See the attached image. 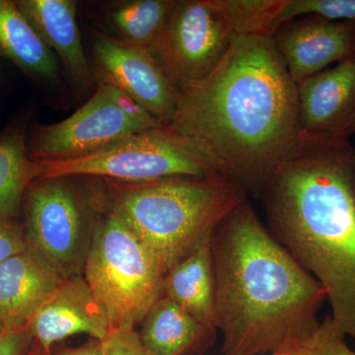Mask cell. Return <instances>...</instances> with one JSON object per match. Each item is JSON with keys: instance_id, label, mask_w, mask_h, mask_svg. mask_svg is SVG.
<instances>
[{"instance_id": "6da1fadb", "label": "cell", "mask_w": 355, "mask_h": 355, "mask_svg": "<svg viewBox=\"0 0 355 355\" xmlns=\"http://www.w3.org/2000/svg\"><path fill=\"white\" fill-rule=\"evenodd\" d=\"M216 159L254 196L305 139L297 87L272 36L235 37L216 69L179 90L166 123Z\"/></svg>"}, {"instance_id": "7a4b0ae2", "label": "cell", "mask_w": 355, "mask_h": 355, "mask_svg": "<svg viewBox=\"0 0 355 355\" xmlns=\"http://www.w3.org/2000/svg\"><path fill=\"white\" fill-rule=\"evenodd\" d=\"M211 253L222 355L298 349L316 333L326 291L275 239L248 200L217 226Z\"/></svg>"}, {"instance_id": "3957f363", "label": "cell", "mask_w": 355, "mask_h": 355, "mask_svg": "<svg viewBox=\"0 0 355 355\" xmlns=\"http://www.w3.org/2000/svg\"><path fill=\"white\" fill-rule=\"evenodd\" d=\"M261 197L275 239L323 286L336 326L355 343V148L306 137Z\"/></svg>"}, {"instance_id": "277c9868", "label": "cell", "mask_w": 355, "mask_h": 355, "mask_svg": "<svg viewBox=\"0 0 355 355\" xmlns=\"http://www.w3.org/2000/svg\"><path fill=\"white\" fill-rule=\"evenodd\" d=\"M106 181L109 207L148 248L165 273L209 240L248 197L230 177Z\"/></svg>"}, {"instance_id": "5b68a950", "label": "cell", "mask_w": 355, "mask_h": 355, "mask_svg": "<svg viewBox=\"0 0 355 355\" xmlns=\"http://www.w3.org/2000/svg\"><path fill=\"white\" fill-rule=\"evenodd\" d=\"M166 273L148 248L111 207L96 223L84 275L111 329L135 330L164 295Z\"/></svg>"}, {"instance_id": "8992f818", "label": "cell", "mask_w": 355, "mask_h": 355, "mask_svg": "<svg viewBox=\"0 0 355 355\" xmlns=\"http://www.w3.org/2000/svg\"><path fill=\"white\" fill-rule=\"evenodd\" d=\"M36 163L37 179L88 176L146 183L170 177H230L202 147L166 123L84 157Z\"/></svg>"}, {"instance_id": "52a82bcc", "label": "cell", "mask_w": 355, "mask_h": 355, "mask_svg": "<svg viewBox=\"0 0 355 355\" xmlns=\"http://www.w3.org/2000/svg\"><path fill=\"white\" fill-rule=\"evenodd\" d=\"M160 125L119 89L98 83L90 99L69 118L28 132V155L34 162L84 157Z\"/></svg>"}, {"instance_id": "ba28073f", "label": "cell", "mask_w": 355, "mask_h": 355, "mask_svg": "<svg viewBox=\"0 0 355 355\" xmlns=\"http://www.w3.org/2000/svg\"><path fill=\"white\" fill-rule=\"evenodd\" d=\"M73 176L36 179L25 193L26 240L64 277L76 275L91 214L98 198H90Z\"/></svg>"}, {"instance_id": "9c48e42d", "label": "cell", "mask_w": 355, "mask_h": 355, "mask_svg": "<svg viewBox=\"0 0 355 355\" xmlns=\"http://www.w3.org/2000/svg\"><path fill=\"white\" fill-rule=\"evenodd\" d=\"M234 38L207 0H181L150 51L181 90L209 76Z\"/></svg>"}, {"instance_id": "30bf717a", "label": "cell", "mask_w": 355, "mask_h": 355, "mask_svg": "<svg viewBox=\"0 0 355 355\" xmlns=\"http://www.w3.org/2000/svg\"><path fill=\"white\" fill-rule=\"evenodd\" d=\"M93 58L98 83L111 84L153 118L166 123L176 110L179 90L150 50L127 46L95 32Z\"/></svg>"}, {"instance_id": "8fae6325", "label": "cell", "mask_w": 355, "mask_h": 355, "mask_svg": "<svg viewBox=\"0 0 355 355\" xmlns=\"http://www.w3.org/2000/svg\"><path fill=\"white\" fill-rule=\"evenodd\" d=\"M272 37L295 84L335 62L355 58V20L307 16L279 26Z\"/></svg>"}, {"instance_id": "7c38bea8", "label": "cell", "mask_w": 355, "mask_h": 355, "mask_svg": "<svg viewBox=\"0 0 355 355\" xmlns=\"http://www.w3.org/2000/svg\"><path fill=\"white\" fill-rule=\"evenodd\" d=\"M27 329L35 342L50 355L53 343L77 334L102 340L111 330V324L106 310L85 277L76 273L65 277L32 318Z\"/></svg>"}, {"instance_id": "4fadbf2b", "label": "cell", "mask_w": 355, "mask_h": 355, "mask_svg": "<svg viewBox=\"0 0 355 355\" xmlns=\"http://www.w3.org/2000/svg\"><path fill=\"white\" fill-rule=\"evenodd\" d=\"M299 121L307 137H343L355 109V58L296 84Z\"/></svg>"}, {"instance_id": "5bb4252c", "label": "cell", "mask_w": 355, "mask_h": 355, "mask_svg": "<svg viewBox=\"0 0 355 355\" xmlns=\"http://www.w3.org/2000/svg\"><path fill=\"white\" fill-rule=\"evenodd\" d=\"M65 277L31 247L0 263V322L7 330L27 328Z\"/></svg>"}, {"instance_id": "9a60e30c", "label": "cell", "mask_w": 355, "mask_h": 355, "mask_svg": "<svg viewBox=\"0 0 355 355\" xmlns=\"http://www.w3.org/2000/svg\"><path fill=\"white\" fill-rule=\"evenodd\" d=\"M17 6L44 43L62 62L69 83L78 92L93 89L95 76L89 65L77 24L73 0H18Z\"/></svg>"}, {"instance_id": "2e32d148", "label": "cell", "mask_w": 355, "mask_h": 355, "mask_svg": "<svg viewBox=\"0 0 355 355\" xmlns=\"http://www.w3.org/2000/svg\"><path fill=\"white\" fill-rule=\"evenodd\" d=\"M140 324V340L153 355L202 354L214 345L217 335V330L203 326L165 295L154 303Z\"/></svg>"}, {"instance_id": "e0dca14e", "label": "cell", "mask_w": 355, "mask_h": 355, "mask_svg": "<svg viewBox=\"0 0 355 355\" xmlns=\"http://www.w3.org/2000/svg\"><path fill=\"white\" fill-rule=\"evenodd\" d=\"M211 238L166 273L163 291L203 326L217 330Z\"/></svg>"}, {"instance_id": "ac0fdd59", "label": "cell", "mask_w": 355, "mask_h": 355, "mask_svg": "<svg viewBox=\"0 0 355 355\" xmlns=\"http://www.w3.org/2000/svg\"><path fill=\"white\" fill-rule=\"evenodd\" d=\"M0 55L37 80L57 78V57L12 0H0Z\"/></svg>"}, {"instance_id": "d6986e66", "label": "cell", "mask_w": 355, "mask_h": 355, "mask_svg": "<svg viewBox=\"0 0 355 355\" xmlns=\"http://www.w3.org/2000/svg\"><path fill=\"white\" fill-rule=\"evenodd\" d=\"M31 114L18 116L0 132V216H19L28 187L39 177V166L28 155Z\"/></svg>"}, {"instance_id": "ffe728a7", "label": "cell", "mask_w": 355, "mask_h": 355, "mask_svg": "<svg viewBox=\"0 0 355 355\" xmlns=\"http://www.w3.org/2000/svg\"><path fill=\"white\" fill-rule=\"evenodd\" d=\"M176 6V0L119 1L105 11V32L127 46L151 50L164 30Z\"/></svg>"}, {"instance_id": "44dd1931", "label": "cell", "mask_w": 355, "mask_h": 355, "mask_svg": "<svg viewBox=\"0 0 355 355\" xmlns=\"http://www.w3.org/2000/svg\"><path fill=\"white\" fill-rule=\"evenodd\" d=\"M235 37L272 36L286 0H207Z\"/></svg>"}, {"instance_id": "7402d4cb", "label": "cell", "mask_w": 355, "mask_h": 355, "mask_svg": "<svg viewBox=\"0 0 355 355\" xmlns=\"http://www.w3.org/2000/svg\"><path fill=\"white\" fill-rule=\"evenodd\" d=\"M307 16L329 21H354L355 0H286L275 30L284 23Z\"/></svg>"}, {"instance_id": "603a6c76", "label": "cell", "mask_w": 355, "mask_h": 355, "mask_svg": "<svg viewBox=\"0 0 355 355\" xmlns=\"http://www.w3.org/2000/svg\"><path fill=\"white\" fill-rule=\"evenodd\" d=\"M345 338L347 336L329 315L306 343L304 355H355V350L347 345Z\"/></svg>"}, {"instance_id": "cb8c5ba5", "label": "cell", "mask_w": 355, "mask_h": 355, "mask_svg": "<svg viewBox=\"0 0 355 355\" xmlns=\"http://www.w3.org/2000/svg\"><path fill=\"white\" fill-rule=\"evenodd\" d=\"M101 345L103 355H153L142 345L139 333L128 329H111Z\"/></svg>"}, {"instance_id": "d4e9b609", "label": "cell", "mask_w": 355, "mask_h": 355, "mask_svg": "<svg viewBox=\"0 0 355 355\" xmlns=\"http://www.w3.org/2000/svg\"><path fill=\"white\" fill-rule=\"evenodd\" d=\"M9 219L0 216V263L29 247L22 231Z\"/></svg>"}, {"instance_id": "484cf974", "label": "cell", "mask_w": 355, "mask_h": 355, "mask_svg": "<svg viewBox=\"0 0 355 355\" xmlns=\"http://www.w3.org/2000/svg\"><path fill=\"white\" fill-rule=\"evenodd\" d=\"M35 340L27 328L19 330L4 329L0 333V355H26Z\"/></svg>"}, {"instance_id": "4316f807", "label": "cell", "mask_w": 355, "mask_h": 355, "mask_svg": "<svg viewBox=\"0 0 355 355\" xmlns=\"http://www.w3.org/2000/svg\"><path fill=\"white\" fill-rule=\"evenodd\" d=\"M50 355H103L101 340L92 338L81 347L60 350L57 354Z\"/></svg>"}, {"instance_id": "83f0119b", "label": "cell", "mask_w": 355, "mask_h": 355, "mask_svg": "<svg viewBox=\"0 0 355 355\" xmlns=\"http://www.w3.org/2000/svg\"><path fill=\"white\" fill-rule=\"evenodd\" d=\"M352 135H355V109L352 116H350L347 127H345V130H343V137L349 139V137Z\"/></svg>"}, {"instance_id": "f1b7e54d", "label": "cell", "mask_w": 355, "mask_h": 355, "mask_svg": "<svg viewBox=\"0 0 355 355\" xmlns=\"http://www.w3.org/2000/svg\"><path fill=\"white\" fill-rule=\"evenodd\" d=\"M304 345H303V347H298V349L282 350V352H273V354H270V355H304Z\"/></svg>"}, {"instance_id": "f546056e", "label": "cell", "mask_w": 355, "mask_h": 355, "mask_svg": "<svg viewBox=\"0 0 355 355\" xmlns=\"http://www.w3.org/2000/svg\"><path fill=\"white\" fill-rule=\"evenodd\" d=\"M26 355H48L46 354V352L43 349V347H41V345H39V343H37L36 342L34 343V345H33L32 349L29 350V352H28Z\"/></svg>"}, {"instance_id": "4dcf8cb0", "label": "cell", "mask_w": 355, "mask_h": 355, "mask_svg": "<svg viewBox=\"0 0 355 355\" xmlns=\"http://www.w3.org/2000/svg\"><path fill=\"white\" fill-rule=\"evenodd\" d=\"M4 330L3 326H2L1 322H0V333Z\"/></svg>"}]
</instances>
